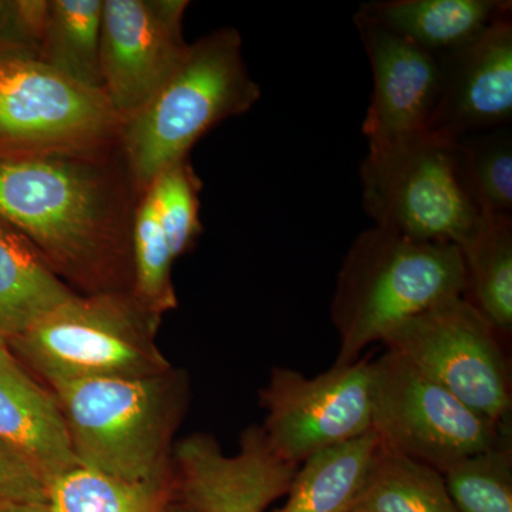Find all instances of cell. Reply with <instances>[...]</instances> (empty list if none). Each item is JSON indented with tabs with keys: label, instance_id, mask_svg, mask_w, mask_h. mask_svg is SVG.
Returning a JSON list of instances; mask_svg holds the SVG:
<instances>
[{
	"label": "cell",
	"instance_id": "obj_14",
	"mask_svg": "<svg viewBox=\"0 0 512 512\" xmlns=\"http://www.w3.org/2000/svg\"><path fill=\"white\" fill-rule=\"evenodd\" d=\"M437 60L440 92L427 134L456 141L511 123V12L466 45L437 56Z\"/></svg>",
	"mask_w": 512,
	"mask_h": 512
},
{
	"label": "cell",
	"instance_id": "obj_28",
	"mask_svg": "<svg viewBox=\"0 0 512 512\" xmlns=\"http://www.w3.org/2000/svg\"><path fill=\"white\" fill-rule=\"evenodd\" d=\"M0 512H53L45 503H25V501H13V503H0Z\"/></svg>",
	"mask_w": 512,
	"mask_h": 512
},
{
	"label": "cell",
	"instance_id": "obj_8",
	"mask_svg": "<svg viewBox=\"0 0 512 512\" xmlns=\"http://www.w3.org/2000/svg\"><path fill=\"white\" fill-rule=\"evenodd\" d=\"M382 343L470 409L501 426L511 424L504 340L463 296L404 320Z\"/></svg>",
	"mask_w": 512,
	"mask_h": 512
},
{
	"label": "cell",
	"instance_id": "obj_4",
	"mask_svg": "<svg viewBox=\"0 0 512 512\" xmlns=\"http://www.w3.org/2000/svg\"><path fill=\"white\" fill-rule=\"evenodd\" d=\"M259 97L237 30H215L190 45L173 76L123 121L119 143L134 187L146 190L211 128L247 113Z\"/></svg>",
	"mask_w": 512,
	"mask_h": 512
},
{
	"label": "cell",
	"instance_id": "obj_6",
	"mask_svg": "<svg viewBox=\"0 0 512 512\" xmlns=\"http://www.w3.org/2000/svg\"><path fill=\"white\" fill-rule=\"evenodd\" d=\"M453 146L426 133L366 157L360 167L363 207L376 227L458 248L476 234L484 215L461 188Z\"/></svg>",
	"mask_w": 512,
	"mask_h": 512
},
{
	"label": "cell",
	"instance_id": "obj_27",
	"mask_svg": "<svg viewBox=\"0 0 512 512\" xmlns=\"http://www.w3.org/2000/svg\"><path fill=\"white\" fill-rule=\"evenodd\" d=\"M49 483L32 463L0 440V503L47 504Z\"/></svg>",
	"mask_w": 512,
	"mask_h": 512
},
{
	"label": "cell",
	"instance_id": "obj_10",
	"mask_svg": "<svg viewBox=\"0 0 512 512\" xmlns=\"http://www.w3.org/2000/svg\"><path fill=\"white\" fill-rule=\"evenodd\" d=\"M373 387V360L332 366L312 379L272 367L259 392L266 413L262 430L278 456L301 466L313 454L373 430Z\"/></svg>",
	"mask_w": 512,
	"mask_h": 512
},
{
	"label": "cell",
	"instance_id": "obj_15",
	"mask_svg": "<svg viewBox=\"0 0 512 512\" xmlns=\"http://www.w3.org/2000/svg\"><path fill=\"white\" fill-rule=\"evenodd\" d=\"M0 440L19 451L52 483L79 466L52 390L0 343Z\"/></svg>",
	"mask_w": 512,
	"mask_h": 512
},
{
	"label": "cell",
	"instance_id": "obj_11",
	"mask_svg": "<svg viewBox=\"0 0 512 512\" xmlns=\"http://www.w3.org/2000/svg\"><path fill=\"white\" fill-rule=\"evenodd\" d=\"M185 0H104L103 93L121 119L137 113L183 63Z\"/></svg>",
	"mask_w": 512,
	"mask_h": 512
},
{
	"label": "cell",
	"instance_id": "obj_23",
	"mask_svg": "<svg viewBox=\"0 0 512 512\" xmlns=\"http://www.w3.org/2000/svg\"><path fill=\"white\" fill-rule=\"evenodd\" d=\"M453 153L458 181L477 210L483 215H511L510 130L501 127L460 137Z\"/></svg>",
	"mask_w": 512,
	"mask_h": 512
},
{
	"label": "cell",
	"instance_id": "obj_22",
	"mask_svg": "<svg viewBox=\"0 0 512 512\" xmlns=\"http://www.w3.org/2000/svg\"><path fill=\"white\" fill-rule=\"evenodd\" d=\"M356 505L370 512H458L439 470L403 456L382 440Z\"/></svg>",
	"mask_w": 512,
	"mask_h": 512
},
{
	"label": "cell",
	"instance_id": "obj_17",
	"mask_svg": "<svg viewBox=\"0 0 512 512\" xmlns=\"http://www.w3.org/2000/svg\"><path fill=\"white\" fill-rule=\"evenodd\" d=\"M380 439L375 430L325 448L296 471L282 507L274 512H348L372 473Z\"/></svg>",
	"mask_w": 512,
	"mask_h": 512
},
{
	"label": "cell",
	"instance_id": "obj_2",
	"mask_svg": "<svg viewBox=\"0 0 512 512\" xmlns=\"http://www.w3.org/2000/svg\"><path fill=\"white\" fill-rule=\"evenodd\" d=\"M79 466L146 483L171 476L174 436L190 403L184 370L137 379H86L50 387Z\"/></svg>",
	"mask_w": 512,
	"mask_h": 512
},
{
	"label": "cell",
	"instance_id": "obj_7",
	"mask_svg": "<svg viewBox=\"0 0 512 512\" xmlns=\"http://www.w3.org/2000/svg\"><path fill=\"white\" fill-rule=\"evenodd\" d=\"M121 127L101 90L35 57H0V156L109 150Z\"/></svg>",
	"mask_w": 512,
	"mask_h": 512
},
{
	"label": "cell",
	"instance_id": "obj_21",
	"mask_svg": "<svg viewBox=\"0 0 512 512\" xmlns=\"http://www.w3.org/2000/svg\"><path fill=\"white\" fill-rule=\"evenodd\" d=\"M174 501L171 476L130 483L77 466L49 484L47 505L53 512H167Z\"/></svg>",
	"mask_w": 512,
	"mask_h": 512
},
{
	"label": "cell",
	"instance_id": "obj_16",
	"mask_svg": "<svg viewBox=\"0 0 512 512\" xmlns=\"http://www.w3.org/2000/svg\"><path fill=\"white\" fill-rule=\"evenodd\" d=\"M511 10L503 0H380L360 6L356 15L439 56L466 45Z\"/></svg>",
	"mask_w": 512,
	"mask_h": 512
},
{
	"label": "cell",
	"instance_id": "obj_3",
	"mask_svg": "<svg viewBox=\"0 0 512 512\" xmlns=\"http://www.w3.org/2000/svg\"><path fill=\"white\" fill-rule=\"evenodd\" d=\"M464 289L457 245L417 241L376 225L366 229L350 245L336 279L332 320L340 346L333 366L356 362L404 320L463 296Z\"/></svg>",
	"mask_w": 512,
	"mask_h": 512
},
{
	"label": "cell",
	"instance_id": "obj_5",
	"mask_svg": "<svg viewBox=\"0 0 512 512\" xmlns=\"http://www.w3.org/2000/svg\"><path fill=\"white\" fill-rule=\"evenodd\" d=\"M160 325L131 293H76L6 345L49 389L76 380L137 379L173 369L156 342Z\"/></svg>",
	"mask_w": 512,
	"mask_h": 512
},
{
	"label": "cell",
	"instance_id": "obj_20",
	"mask_svg": "<svg viewBox=\"0 0 512 512\" xmlns=\"http://www.w3.org/2000/svg\"><path fill=\"white\" fill-rule=\"evenodd\" d=\"M104 0H50L36 60L103 92L100 69Z\"/></svg>",
	"mask_w": 512,
	"mask_h": 512
},
{
	"label": "cell",
	"instance_id": "obj_19",
	"mask_svg": "<svg viewBox=\"0 0 512 512\" xmlns=\"http://www.w3.org/2000/svg\"><path fill=\"white\" fill-rule=\"evenodd\" d=\"M460 251L466 271L463 298L507 340L512 332L511 215H484Z\"/></svg>",
	"mask_w": 512,
	"mask_h": 512
},
{
	"label": "cell",
	"instance_id": "obj_13",
	"mask_svg": "<svg viewBox=\"0 0 512 512\" xmlns=\"http://www.w3.org/2000/svg\"><path fill=\"white\" fill-rule=\"evenodd\" d=\"M373 72V93L363 121L367 157L382 156L426 134L440 92V64L409 40L355 15Z\"/></svg>",
	"mask_w": 512,
	"mask_h": 512
},
{
	"label": "cell",
	"instance_id": "obj_29",
	"mask_svg": "<svg viewBox=\"0 0 512 512\" xmlns=\"http://www.w3.org/2000/svg\"><path fill=\"white\" fill-rule=\"evenodd\" d=\"M167 512H197L194 510H191L190 507H187V505L178 503V501H173L170 505H168Z\"/></svg>",
	"mask_w": 512,
	"mask_h": 512
},
{
	"label": "cell",
	"instance_id": "obj_9",
	"mask_svg": "<svg viewBox=\"0 0 512 512\" xmlns=\"http://www.w3.org/2000/svg\"><path fill=\"white\" fill-rule=\"evenodd\" d=\"M373 367L372 429L403 456L443 474L512 433L511 424L501 426L470 409L392 350Z\"/></svg>",
	"mask_w": 512,
	"mask_h": 512
},
{
	"label": "cell",
	"instance_id": "obj_26",
	"mask_svg": "<svg viewBox=\"0 0 512 512\" xmlns=\"http://www.w3.org/2000/svg\"><path fill=\"white\" fill-rule=\"evenodd\" d=\"M150 191L158 221L174 259L187 254L202 227L200 221L201 183L188 158L165 168L151 181Z\"/></svg>",
	"mask_w": 512,
	"mask_h": 512
},
{
	"label": "cell",
	"instance_id": "obj_31",
	"mask_svg": "<svg viewBox=\"0 0 512 512\" xmlns=\"http://www.w3.org/2000/svg\"><path fill=\"white\" fill-rule=\"evenodd\" d=\"M0 343H6V342L2 338H0Z\"/></svg>",
	"mask_w": 512,
	"mask_h": 512
},
{
	"label": "cell",
	"instance_id": "obj_24",
	"mask_svg": "<svg viewBox=\"0 0 512 512\" xmlns=\"http://www.w3.org/2000/svg\"><path fill=\"white\" fill-rule=\"evenodd\" d=\"M174 256L158 221L150 191L138 195L131 227V296L153 318L163 320L165 313L177 308L173 284Z\"/></svg>",
	"mask_w": 512,
	"mask_h": 512
},
{
	"label": "cell",
	"instance_id": "obj_18",
	"mask_svg": "<svg viewBox=\"0 0 512 512\" xmlns=\"http://www.w3.org/2000/svg\"><path fill=\"white\" fill-rule=\"evenodd\" d=\"M74 295L28 239L0 220V338H16Z\"/></svg>",
	"mask_w": 512,
	"mask_h": 512
},
{
	"label": "cell",
	"instance_id": "obj_30",
	"mask_svg": "<svg viewBox=\"0 0 512 512\" xmlns=\"http://www.w3.org/2000/svg\"><path fill=\"white\" fill-rule=\"evenodd\" d=\"M348 512H370V511L366 510V508L357 507V505H355V507H353L352 510H349Z\"/></svg>",
	"mask_w": 512,
	"mask_h": 512
},
{
	"label": "cell",
	"instance_id": "obj_1",
	"mask_svg": "<svg viewBox=\"0 0 512 512\" xmlns=\"http://www.w3.org/2000/svg\"><path fill=\"white\" fill-rule=\"evenodd\" d=\"M107 154L0 156V220L79 295L131 293L136 187Z\"/></svg>",
	"mask_w": 512,
	"mask_h": 512
},
{
	"label": "cell",
	"instance_id": "obj_12",
	"mask_svg": "<svg viewBox=\"0 0 512 512\" xmlns=\"http://www.w3.org/2000/svg\"><path fill=\"white\" fill-rule=\"evenodd\" d=\"M174 500L197 512H265L288 494L299 466L276 454L261 426L244 430L227 456L210 434L174 444Z\"/></svg>",
	"mask_w": 512,
	"mask_h": 512
},
{
	"label": "cell",
	"instance_id": "obj_25",
	"mask_svg": "<svg viewBox=\"0 0 512 512\" xmlns=\"http://www.w3.org/2000/svg\"><path fill=\"white\" fill-rule=\"evenodd\" d=\"M458 512H512V433L443 473Z\"/></svg>",
	"mask_w": 512,
	"mask_h": 512
}]
</instances>
